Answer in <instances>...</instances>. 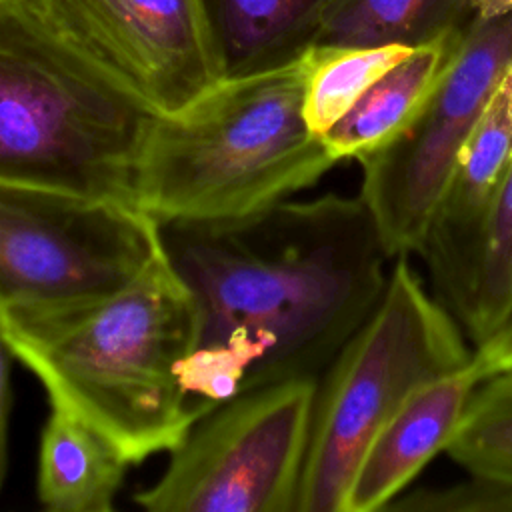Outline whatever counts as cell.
<instances>
[{"mask_svg": "<svg viewBox=\"0 0 512 512\" xmlns=\"http://www.w3.org/2000/svg\"><path fill=\"white\" fill-rule=\"evenodd\" d=\"M162 242L194 300L178 374L200 418L244 390L320 378L380 300L392 260L360 194L170 222Z\"/></svg>", "mask_w": 512, "mask_h": 512, "instance_id": "6da1fadb", "label": "cell"}, {"mask_svg": "<svg viewBox=\"0 0 512 512\" xmlns=\"http://www.w3.org/2000/svg\"><path fill=\"white\" fill-rule=\"evenodd\" d=\"M0 332L64 408L132 464L172 452L200 418L180 382L194 346V300L166 252L136 280L52 308H4Z\"/></svg>", "mask_w": 512, "mask_h": 512, "instance_id": "7a4b0ae2", "label": "cell"}, {"mask_svg": "<svg viewBox=\"0 0 512 512\" xmlns=\"http://www.w3.org/2000/svg\"><path fill=\"white\" fill-rule=\"evenodd\" d=\"M306 54L236 78L178 114H158L132 200L160 226L244 218L316 184L338 164L304 120Z\"/></svg>", "mask_w": 512, "mask_h": 512, "instance_id": "3957f363", "label": "cell"}, {"mask_svg": "<svg viewBox=\"0 0 512 512\" xmlns=\"http://www.w3.org/2000/svg\"><path fill=\"white\" fill-rule=\"evenodd\" d=\"M158 112L14 0H0V182L134 206V172Z\"/></svg>", "mask_w": 512, "mask_h": 512, "instance_id": "277c9868", "label": "cell"}, {"mask_svg": "<svg viewBox=\"0 0 512 512\" xmlns=\"http://www.w3.org/2000/svg\"><path fill=\"white\" fill-rule=\"evenodd\" d=\"M472 358L460 322L410 256H396L380 300L318 380L296 512H344L348 484L374 434L418 388Z\"/></svg>", "mask_w": 512, "mask_h": 512, "instance_id": "5b68a950", "label": "cell"}, {"mask_svg": "<svg viewBox=\"0 0 512 512\" xmlns=\"http://www.w3.org/2000/svg\"><path fill=\"white\" fill-rule=\"evenodd\" d=\"M318 380L264 384L218 404L134 502L152 512H296Z\"/></svg>", "mask_w": 512, "mask_h": 512, "instance_id": "8992f818", "label": "cell"}, {"mask_svg": "<svg viewBox=\"0 0 512 512\" xmlns=\"http://www.w3.org/2000/svg\"><path fill=\"white\" fill-rule=\"evenodd\" d=\"M162 254V226L136 206L0 182V310L52 308L108 294Z\"/></svg>", "mask_w": 512, "mask_h": 512, "instance_id": "52a82bcc", "label": "cell"}, {"mask_svg": "<svg viewBox=\"0 0 512 512\" xmlns=\"http://www.w3.org/2000/svg\"><path fill=\"white\" fill-rule=\"evenodd\" d=\"M512 62V10L474 20L452 66L410 126L360 158V198L388 256L418 254L456 156Z\"/></svg>", "mask_w": 512, "mask_h": 512, "instance_id": "ba28073f", "label": "cell"}, {"mask_svg": "<svg viewBox=\"0 0 512 512\" xmlns=\"http://www.w3.org/2000/svg\"><path fill=\"white\" fill-rule=\"evenodd\" d=\"M112 72L158 114H178L224 80L202 0H112Z\"/></svg>", "mask_w": 512, "mask_h": 512, "instance_id": "9c48e42d", "label": "cell"}, {"mask_svg": "<svg viewBox=\"0 0 512 512\" xmlns=\"http://www.w3.org/2000/svg\"><path fill=\"white\" fill-rule=\"evenodd\" d=\"M512 166V122L498 88L462 144L418 250L434 296L448 306L480 248Z\"/></svg>", "mask_w": 512, "mask_h": 512, "instance_id": "30bf717a", "label": "cell"}, {"mask_svg": "<svg viewBox=\"0 0 512 512\" xmlns=\"http://www.w3.org/2000/svg\"><path fill=\"white\" fill-rule=\"evenodd\" d=\"M484 380L476 358L418 388L374 434L344 498V512L386 510L452 442L472 392Z\"/></svg>", "mask_w": 512, "mask_h": 512, "instance_id": "8fae6325", "label": "cell"}, {"mask_svg": "<svg viewBox=\"0 0 512 512\" xmlns=\"http://www.w3.org/2000/svg\"><path fill=\"white\" fill-rule=\"evenodd\" d=\"M468 28H452L440 38L414 48L404 60L382 74L354 106L320 138L342 162L360 160L404 132L426 106L428 98L460 52Z\"/></svg>", "mask_w": 512, "mask_h": 512, "instance_id": "7c38bea8", "label": "cell"}, {"mask_svg": "<svg viewBox=\"0 0 512 512\" xmlns=\"http://www.w3.org/2000/svg\"><path fill=\"white\" fill-rule=\"evenodd\" d=\"M332 0H202L224 78L286 66L316 42Z\"/></svg>", "mask_w": 512, "mask_h": 512, "instance_id": "4fadbf2b", "label": "cell"}, {"mask_svg": "<svg viewBox=\"0 0 512 512\" xmlns=\"http://www.w3.org/2000/svg\"><path fill=\"white\" fill-rule=\"evenodd\" d=\"M130 462L96 428L52 406L38 452V500L52 512H110Z\"/></svg>", "mask_w": 512, "mask_h": 512, "instance_id": "5bb4252c", "label": "cell"}, {"mask_svg": "<svg viewBox=\"0 0 512 512\" xmlns=\"http://www.w3.org/2000/svg\"><path fill=\"white\" fill-rule=\"evenodd\" d=\"M470 0H332L314 46L418 48L452 28H468Z\"/></svg>", "mask_w": 512, "mask_h": 512, "instance_id": "9a60e30c", "label": "cell"}, {"mask_svg": "<svg viewBox=\"0 0 512 512\" xmlns=\"http://www.w3.org/2000/svg\"><path fill=\"white\" fill-rule=\"evenodd\" d=\"M446 308L474 348L512 314V166L470 270Z\"/></svg>", "mask_w": 512, "mask_h": 512, "instance_id": "2e32d148", "label": "cell"}, {"mask_svg": "<svg viewBox=\"0 0 512 512\" xmlns=\"http://www.w3.org/2000/svg\"><path fill=\"white\" fill-rule=\"evenodd\" d=\"M414 48H330L312 46L306 52L304 120L312 134L328 132L354 102Z\"/></svg>", "mask_w": 512, "mask_h": 512, "instance_id": "e0dca14e", "label": "cell"}, {"mask_svg": "<svg viewBox=\"0 0 512 512\" xmlns=\"http://www.w3.org/2000/svg\"><path fill=\"white\" fill-rule=\"evenodd\" d=\"M446 452L466 472L512 484V368L476 386Z\"/></svg>", "mask_w": 512, "mask_h": 512, "instance_id": "ac0fdd59", "label": "cell"}, {"mask_svg": "<svg viewBox=\"0 0 512 512\" xmlns=\"http://www.w3.org/2000/svg\"><path fill=\"white\" fill-rule=\"evenodd\" d=\"M44 28L110 68L112 0H14ZM114 74V72H112ZM116 76V74H114Z\"/></svg>", "mask_w": 512, "mask_h": 512, "instance_id": "d6986e66", "label": "cell"}, {"mask_svg": "<svg viewBox=\"0 0 512 512\" xmlns=\"http://www.w3.org/2000/svg\"><path fill=\"white\" fill-rule=\"evenodd\" d=\"M386 510L396 512H512V484L468 472L466 480L442 488L400 494Z\"/></svg>", "mask_w": 512, "mask_h": 512, "instance_id": "ffe728a7", "label": "cell"}, {"mask_svg": "<svg viewBox=\"0 0 512 512\" xmlns=\"http://www.w3.org/2000/svg\"><path fill=\"white\" fill-rule=\"evenodd\" d=\"M474 358L484 378L512 368V314L484 344L474 348Z\"/></svg>", "mask_w": 512, "mask_h": 512, "instance_id": "44dd1931", "label": "cell"}, {"mask_svg": "<svg viewBox=\"0 0 512 512\" xmlns=\"http://www.w3.org/2000/svg\"><path fill=\"white\" fill-rule=\"evenodd\" d=\"M12 350L8 348L0 332V490L8 474V428H10V358Z\"/></svg>", "mask_w": 512, "mask_h": 512, "instance_id": "7402d4cb", "label": "cell"}, {"mask_svg": "<svg viewBox=\"0 0 512 512\" xmlns=\"http://www.w3.org/2000/svg\"><path fill=\"white\" fill-rule=\"evenodd\" d=\"M470 18L474 20H488L512 10V0H470Z\"/></svg>", "mask_w": 512, "mask_h": 512, "instance_id": "603a6c76", "label": "cell"}, {"mask_svg": "<svg viewBox=\"0 0 512 512\" xmlns=\"http://www.w3.org/2000/svg\"><path fill=\"white\" fill-rule=\"evenodd\" d=\"M498 94L502 96L504 100V106H506V112H508V118L512 122V62L508 64L500 84H498Z\"/></svg>", "mask_w": 512, "mask_h": 512, "instance_id": "cb8c5ba5", "label": "cell"}]
</instances>
